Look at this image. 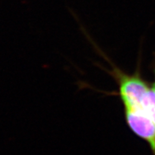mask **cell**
I'll use <instances>...</instances> for the list:
<instances>
[{
  "instance_id": "cell-1",
  "label": "cell",
  "mask_w": 155,
  "mask_h": 155,
  "mask_svg": "<svg viewBox=\"0 0 155 155\" xmlns=\"http://www.w3.org/2000/svg\"><path fill=\"white\" fill-rule=\"evenodd\" d=\"M153 74H154V79H153V82H152L150 85H151V87H152V89H153V90L155 93V66H154V68H153Z\"/></svg>"
}]
</instances>
